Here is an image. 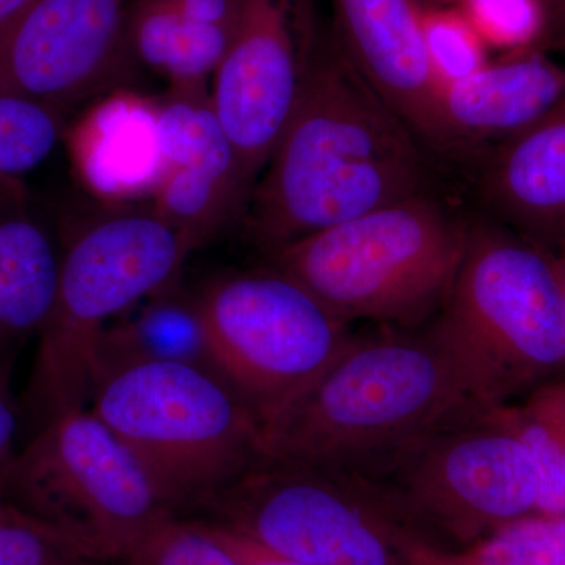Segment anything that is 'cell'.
<instances>
[{
    "instance_id": "cell-31",
    "label": "cell",
    "mask_w": 565,
    "mask_h": 565,
    "mask_svg": "<svg viewBox=\"0 0 565 565\" xmlns=\"http://www.w3.org/2000/svg\"><path fill=\"white\" fill-rule=\"evenodd\" d=\"M534 50L565 54V0H548L544 32Z\"/></svg>"
},
{
    "instance_id": "cell-18",
    "label": "cell",
    "mask_w": 565,
    "mask_h": 565,
    "mask_svg": "<svg viewBox=\"0 0 565 565\" xmlns=\"http://www.w3.org/2000/svg\"><path fill=\"white\" fill-rule=\"evenodd\" d=\"M134 363H184L215 371L195 294L182 291L177 282L107 326L96 353L95 382Z\"/></svg>"
},
{
    "instance_id": "cell-10",
    "label": "cell",
    "mask_w": 565,
    "mask_h": 565,
    "mask_svg": "<svg viewBox=\"0 0 565 565\" xmlns=\"http://www.w3.org/2000/svg\"><path fill=\"white\" fill-rule=\"evenodd\" d=\"M500 407L434 434L374 481L423 530L437 527L467 546L535 514L539 470Z\"/></svg>"
},
{
    "instance_id": "cell-25",
    "label": "cell",
    "mask_w": 565,
    "mask_h": 565,
    "mask_svg": "<svg viewBox=\"0 0 565 565\" xmlns=\"http://www.w3.org/2000/svg\"><path fill=\"white\" fill-rule=\"evenodd\" d=\"M459 9L489 50H531L544 32L545 0H465Z\"/></svg>"
},
{
    "instance_id": "cell-35",
    "label": "cell",
    "mask_w": 565,
    "mask_h": 565,
    "mask_svg": "<svg viewBox=\"0 0 565 565\" xmlns=\"http://www.w3.org/2000/svg\"><path fill=\"white\" fill-rule=\"evenodd\" d=\"M559 248V256H555V263L557 267V274H559L561 285H563V291L565 296V239L563 243L556 245Z\"/></svg>"
},
{
    "instance_id": "cell-2",
    "label": "cell",
    "mask_w": 565,
    "mask_h": 565,
    "mask_svg": "<svg viewBox=\"0 0 565 565\" xmlns=\"http://www.w3.org/2000/svg\"><path fill=\"white\" fill-rule=\"evenodd\" d=\"M500 407L437 327L353 338L263 433L267 460L379 479L446 427Z\"/></svg>"
},
{
    "instance_id": "cell-29",
    "label": "cell",
    "mask_w": 565,
    "mask_h": 565,
    "mask_svg": "<svg viewBox=\"0 0 565 565\" xmlns=\"http://www.w3.org/2000/svg\"><path fill=\"white\" fill-rule=\"evenodd\" d=\"M20 429V408L10 390V363H0V471L14 456V438Z\"/></svg>"
},
{
    "instance_id": "cell-7",
    "label": "cell",
    "mask_w": 565,
    "mask_h": 565,
    "mask_svg": "<svg viewBox=\"0 0 565 565\" xmlns=\"http://www.w3.org/2000/svg\"><path fill=\"white\" fill-rule=\"evenodd\" d=\"M434 326L490 399L565 366V296L555 256L497 222L471 223L455 285Z\"/></svg>"
},
{
    "instance_id": "cell-24",
    "label": "cell",
    "mask_w": 565,
    "mask_h": 565,
    "mask_svg": "<svg viewBox=\"0 0 565 565\" xmlns=\"http://www.w3.org/2000/svg\"><path fill=\"white\" fill-rule=\"evenodd\" d=\"M424 52L440 90L489 63V47L459 7H424Z\"/></svg>"
},
{
    "instance_id": "cell-14",
    "label": "cell",
    "mask_w": 565,
    "mask_h": 565,
    "mask_svg": "<svg viewBox=\"0 0 565 565\" xmlns=\"http://www.w3.org/2000/svg\"><path fill=\"white\" fill-rule=\"evenodd\" d=\"M332 32L349 61L401 118L435 162H449L422 31V0H329Z\"/></svg>"
},
{
    "instance_id": "cell-32",
    "label": "cell",
    "mask_w": 565,
    "mask_h": 565,
    "mask_svg": "<svg viewBox=\"0 0 565 565\" xmlns=\"http://www.w3.org/2000/svg\"><path fill=\"white\" fill-rule=\"evenodd\" d=\"M35 2L36 0H0V43Z\"/></svg>"
},
{
    "instance_id": "cell-28",
    "label": "cell",
    "mask_w": 565,
    "mask_h": 565,
    "mask_svg": "<svg viewBox=\"0 0 565 565\" xmlns=\"http://www.w3.org/2000/svg\"><path fill=\"white\" fill-rule=\"evenodd\" d=\"M192 522L241 565H305L292 557L275 552L248 535L237 533V531L218 525V523L204 519L192 520Z\"/></svg>"
},
{
    "instance_id": "cell-30",
    "label": "cell",
    "mask_w": 565,
    "mask_h": 565,
    "mask_svg": "<svg viewBox=\"0 0 565 565\" xmlns=\"http://www.w3.org/2000/svg\"><path fill=\"white\" fill-rule=\"evenodd\" d=\"M173 6L189 20L212 28L233 31L239 0H172Z\"/></svg>"
},
{
    "instance_id": "cell-8",
    "label": "cell",
    "mask_w": 565,
    "mask_h": 565,
    "mask_svg": "<svg viewBox=\"0 0 565 565\" xmlns=\"http://www.w3.org/2000/svg\"><path fill=\"white\" fill-rule=\"evenodd\" d=\"M0 493L95 563H122L156 523L174 515L90 408L40 427L0 471Z\"/></svg>"
},
{
    "instance_id": "cell-13",
    "label": "cell",
    "mask_w": 565,
    "mask_h": 565,
    "mask_svg": "<svg viewBox=\"0 0 565 565\" xmlns=\"http://www.w3.org/2000/svg\"><path fill=\"white\" fill-rule=\"evenodd\" d=\"M156 115L162 167L151 210L195 252L244 218L252 192L210 87L169 88Z\"/></svg>"
},
{
    "instance_id": "cell-21",
    "label": "cell",
    "mask_w": 565,
    "mask_h": 565,
    "mask_svg": "<svg viewBox=\"0 0 565 565\" xmlns=\"http://www.w3.org/2000/svg\"><path fill=\"white\" fill-rule=\"evenodd\" d=\"M501 419L533 456L541 479L537 514L565 515V384L535 392L523 407H500Z\"/></svg>"
},
{
    "instance_id": "cell-22",
    "label": "cell",
    "mask_w": 565,
    "mask_h": 565,
    "mask_svg": "<svg viewBox=\"0 0 565 565\" xmlns=\"http://www.w3.org/2000/svg\"><path fill=\"white\" fill-rule=\"evenodd\" d=\"M565 515L531 514L505 523L462 552H438L433 565H564Z\"/></svg>"
},
{
    "instance_id": "cell-4",
    "label": "cell",
    "mask_w": 565,
    "mask_h": 565,
    "mask_svg": "<svg viewBox=\"0 0 565 565\" xmlns=\"http://www.w3.org/2000/svg\"><path fill=\"white\" fill-rule=\"evenodd\" d=\"M191 244L154 211L121 206L76 228L25 394L44 424L87 408L104 330L141 300L180 282Z\"/></svg>"
},
{
    "instance_id": "cell-33",
    "label": "cell",
    "mask_w": 565,
    "mask_h": 565,
    "mask_svg": "<svg viewBox=\"0 0 565 565\" xmlns=\"http://www.w3.org/2000/svg\"><path fill=\"white\" fill-rule=\"evenodd\" d=\"M29 203V191L20 178L0 174V210L24 207Z\"/></svg>"
},
{
    "instance_id": "cell-19",
    "label": "cell",
    "mask_w": 565,
    "mask_h": 565,
    "mask_svg": "<svg viewBox=\"0 0 565 565\" xmlns=\"http://www.w3.org/2000/svg\"><path fill=\"white\" fill-rule=\"evenodd\" d=\"M61 270V248L28 206L0 210V348L40 334Z\"/></svg>"
},
{
    "instance_id": "cell-23",
    "label": "cell",
    "mask_w": 565,
    "mask_h": 565,
    "mask_svg": "<svg viewBox=\"0 0 565 565\" xmlns=\"http://www.w3.org/2000/svg\"><path fill=\"white\" fill-rule=\"evenodd\" d=\"M65 110L0 88V174L20 178L65 137Z\"/></svg>"
},
{
    "instance_id": "cell-5",
    "label": "cell",
    "mask_w": 565,
    "mask_h": 565,
    "mask_svg": "<svg viewBox=\"0 0 565 565\" xmlns=\"http://www.w3.org/2000/svg\"><path fill=\"white\" fill-rule=\"evenodd\" d=\"M468 232L470 223L433 193L282 245L269 253V266L348 323L412 329L444 307Z\"/></svg>"
},
{
    "instance_id": "cell-20",
    "label": "cell",
    "mask_w": 565,
    "mask_h": 565,
    "mask_svg": "<svg viewBox=\"0 0 565 565\" xmlns=\"http://www.w3.org/2000/svg\"><path fill=\"white\" fill-rule=\"evenodd\" d=\"M232 31L189 20L172 0H131L129 50L136 65L169 82L170 88L207 87Z\"/></svg>"
},
{
    "instance_id": "cell-37",
    "label": "cell",
    "mask_w": 565,
    "mask_h": 565,
    "mask_svg": "<svg viewBox=\"0 0 565 565\" xmlns=\"http://www.w3.org/2000/svg\"><path fill=\"white\" fill-rule=\"evenodd\" d=\"M548 2V0H545V3Z\"/></svg>"
},
{
    "instance_id": "cell-12",
    "label": "cell",
    "mask_w": 565,
    "mask_h": 565,
    "mask_svg": "<svg viewBox=\"0 0 565 565\" xmlns=\"http://www.w3.org/2000/svg\"><path fill=\"white\" fill-rule=\"evenodd\" d=\"M131 0H36L0 43V88L68 110L118 90L136 70Z\"/></svg>"
},
{
    "instance_id": "cell-1",
    "label": "cell",
    "mask_w": 565,
    "mask_h": 565,
    "mask_svg": "<svg viewBox=\"0 0 565 565\" xmlns=\"http://www.w3.org/2000/svg\"><path fill=\"white\" fill-rule=\"evenodd\" d=\"M435 169L333 32L319 33L299 102L243 221L269 255L360 215L433 195Z\"/></svg>"
},
{
    "instance_id": "cell-11",
    "label": "cell",
    "mask_w": 565,
    "mask_h": 565,
    "mask_svg": "<svg viewBox=\"0 0 565 565\" xmlns=\"http://www.w3.org/2000/svg\"><path fill=\"white\" fill-rule=\"evenodd\" d=\"M318 39L311 0H239L211 102L250 192L291 120Z\"/></svg>"
},
{
    "instance_id": "cell-3",
    "label": "cell",
    "mask_w": 565,
    "mask_h": 565,
    "mask_svg": "<svg viewBox=\"0 0 565 565\" xmlns=\"http://www.w3.org/2000/svg\"><path fill=\"white\" fill-rule=\"evenodd\" d=\"M145 468L174 515L266 462L262 424L215 371L134 363L96 379L88 407Z\"/></svg>"
},
{
    "instance_id": "cell-27",
    "label": "cell",
    "mask_w": 565,
    "mask_h": 565,
    "mask_svg": "<svg viewBox=\"0 0 565 565\" xmlns=\"http://www.w3.org/2000/svg\"><path fill=\"white\" fill-rule=\"evenodd\" d=\"M61 534L36 523L0 522V565H96Z\"/></svg>"
},
{
    "instance_id": "cell-16",
    "label": "cell",
    "mask_w": 565,
    "mask_h": 565,
    "mask_svg": "<svg viewBox=\"0 0 565 565\" xmlns=\"http://www.w3.org/2000/svg\"><path fill=\"white\" fill-rule=\"evenodd\" d=\"M486 214L533 243L565 239V96L539 120L487 152L476 170Z\"/></svg>"
},
{
    "instance_id": "cell-17",
    "label": "cell",
    "mask_w": 565,
    "mask_h": 565,
    "mask_svg": "<svg viewBox=\"0 0 565 565\" xmlns=\"http://www.w3.org/2000/svg\"><path fill=\"white\" fill-rule=\"evenodd\" d=\"M70 154L81 180L107 202L152 196L161 178L156 99L118 88L73 129H66Z\"/></svg>"
},
{
    "instance_id": "cell-15",
    "label": "cell",
    "mask_w": 565,
    "mask_h": 565,
    "mask_svg": "<svg viewBox=\"0 0 565 565\" xmlns=\"http://www.w3.org/2000/svg\"><path fill=\"white\" fill-rule=\"evenodd\" d=\"M565 96V66L544 51L508 52L440 95L449 163L479 166L487 152L539 120Z\"/></svg>"
},
{
    "instance_id": "cell-34",
    "label": "cell",
    "mask_w": 565,
    "mask_h": 565,
    "mask_svg": "<svg viewBox=\"0 0 565 565\" xmlns=\"http://www.w3.org/2000/svg\"><path fill=\"white\" fill-rule=\"evenodd\" d=\"M0 522L36 523V525H44V523L40 522V520H36L35 516L25 514V512L21 511L20 508H17V505L10 503V501L7 500L2 493H0Z\"/></svg>"
},
{
    "instance_id": "cell-9",
    "label": "cell",
    "mask_w": 565,
    "mask_h": 565,
    "mask_svg": "<svg viewBox=\"0 0 565 565\" xmlns=\"http://www.w3.org/2000/svg\"><path fill=\"white\" fill-rule=\"evenodd\" d=\"M195 296L215 371L250 407L263 433L321 381L355 338L351 323L270 266L222 275Z\"/></svg>"
},
{
    "instance_id": "cell-26",
    "label": "cell",
    "mask_w": 565,
    "mask_h": 565,
    "mask_svg": "<svg viewBox=\"0 0 565 565\" xmlns=\"http://www.w3.org/2000/svg\"><path fill=\"white\" fill-rule=\"evenodd\" d=\"M125 565H241L192 520L167 516L143 535Z\"/></svg>"
},
{
    "instance_id": "cell-36",
    "label": "cell",
    "mask_w": 565,
    "mask_h": 565,
    "mask_svg": "<svg viewBox=\"0 0 565 565\" xmlns=\"http://www.w3.org/2000/svg\"><path fill=\"white\" fill-rule=\"evenodd\" d=\"M424 7H459L465 0H422Z\"/></svg>"
},
{
    "instance_id": "cell-6",
    "label": "cell",
    "mask_w": 565,
    "mask_h": 565,
    "mask_svg": "<svg viewBox=\"0 0 565 565\" xmlns=\"http://www.w3.org/2000/svg\"><path fill=\"white\" fill-rule=\"evenodd\" d=\"M202 511L305 565H433L441 550L381 482L266 460Z\"/></svg>"
},
{
    "instance_id": "cell-38",
    "label": "cell",
    "mask_w": 565,
    "mask_h": 565,
    "mask_svg": "<svg viewBox=\"0 0 565 565\" xmlns=\"http://www.w3.org/2000/svg\"><path fill=\"white\" fill-rule=\"evenodd\" d=\"M565 565V564H564Z\"/></svg>"
}]
</instances>
